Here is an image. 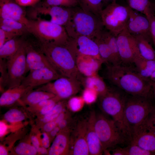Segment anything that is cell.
<instances>
[{
    "label": "cell",
    "instance_id": "obj_1",
    "mask_svg": "<svg viewBox=\"0 0 155 155\" xmlns=\"http://www.w3.org/2000/svg\"><path fill=\"white\" fill-rule=\"evenodd\" d=\"M105 76L111 83L130 95L149 97L152 89V82L141 76L135 67L108 65Z\"/></svg>",
    "mask_w": 155,
    "mask_h": 155
},
{
    "label": "cell",
    "instance_id": "obj_2",
    "mask_svg": "<svg viewBox=\"0 0 155 155\" xmlns=\"http://www.w3.org/2000/svg\"><path fill=\"white\" fill-rule=\"evenodd\" d=\"M66 44L39 42L38 48L61 76L80 80V74L76 65V57Z\"/></svg>",
    "mask_w": 155,
    "mask_h": 155
},
{
    "label": "cell",
    "instance_id": "obj_3",
    "mask_svg": "<svg viewBox=\"0 0 155 155\" xmlns=\"http://www.w3.org/2000/svg\"><path fill=\"white\" fill-rule=\"evenodd\" d=\"M64 27L70 38L85 36L92 39L104 28L100 17L79 6L72 7L70 19Z\"/></svg>",
    "mask_w": 155,
    "mask_h": 155
},
{
    "label": "cell",
    "instance_id": "obj_4",
    "mask_svg": "<svg viewBox=\"0 0 155 155\" xmlns=\"http://www.w3.org/2000/svg\"><path fill=\"white\" fill-rule=\"evenodd\" d=\"M153 106L149 97L132 95L127 96L124 109L123 123L129 141L133 130L145 121Z\"/></svg>",
    "mask_w": 155,
    "mask_h": 155
},
{
    "label": "cell",
    "instance_id": "obj_5",
    "mask_svg": "<svg viewBox=\"0 0 155 155\" xmlns=\"http://www.w3.org/2000/svg\"><path fill=\"white\" fill-rule=\"evenodd\" d=\"M27 27L40 42L66 44L69 38L64 26L39 18L29 19Z\"/></svg>",
    "mask_w": 155,
    "mask_h": 155
},
{
    "label": "cell",
    "instance_id": "obj_6",
    "mask_svg": "<svg viewBox=\"0 0 155 155\" xmlns=\"http://www.w3.org/2000/svg\"><path fill=\"white\" fill-rule=\"evenodd\" d=\"M95 127L104 152L129 142L115 122L102 114L96 115Z\"/></svg>",
    "mask_w": 155,
    "mask_h": 155
},
{
    "label": "cell",
    "instance_id": "obj_7",
    "mask_svg": "<svg viewBox=\"0 0 155 155\" xmlns=\"http://www.w3.org/2000/svg\"><path fill=\"white\" fill-rule=\"evenodd\" d=\"M122 90L117 87L109 88L105 94L99 97L100 105L102 110L112 118L128 139L123 123L124 109L127 96Z\"/></svg>",
    "mask_w": 155,
    "mask_h": 155
},
{
    "label": "cell",
    "instance_id": "obj_8",
    "mask_svg": "<svg viewBox=\"0 0 155 155\" xmlns=\"http://www.w3.org/2000/svg\"><path fill=\"white\" fill-rule=\"evenodd\" d=\"M129 6L113 1L103 8L100 18L104 28L117 36L126 26L129 15Z\"/></svg>",
    "mask_w": 155,
    "mask_h": 155
},
{
    "label": "cell",
    "instance_id": "obj_9",
    "mask_svg": "<svg viewBox=\"0 0 155 155\" xmlns=\"http://www.w3.org/2000/svg\"><path fill=\"white\" fill-rule=\"evenodd\" d=\"M81 82L76 79L61 76L41 86L37 90L51 93L61 100L69 98L81 89Z\"/></svg>",
    "mask_w": 155,
    "mask_h": 155
},
{
    "label": "cell",
    "instance_id": "obj_10",
    "mask_svg": "<svg viewBox=\"0 0 155 155\" xmlns=\"http://www.w3.org/2000/svg\"><path fill=\"white\" fill-rule=\"evenodd\" d=\"M25 42L14 55L7 59V86L9 88L20 85L27 73Z\"/></svg>",
    "mask_w": 155,
    "mask_h": 155
},
{
    "label": "cell",
    "instance_id": "obj_11",
    "mask_svg": "<svg viewBox=\"0 0 155 155\" xmlns=\"http://www.w3.org/2000/svg\"><path fill=\"white\" fill-rule=\"evenodd\" d=\"M117 38L121 63H133L134 59L141 56L135 37L126 28L117 36Z\"/></svg>",
    "mask_w": 155,
    "mask_h": 155
},
{
    "label": "cell",
    "instance_id": "obj_12",
    "mask_svg": "<svg viewBox=\"0 0 155 155\" xmlns=\"http://www.w3.org/2000/svg\"><path fill=\"white\" fill-rule=\"evenodd\" d=\"M87 121L88 119H80L72 129L69 155H90L86 140Z\"/></svg>",
    "mask_w": 155,
    "mask_h": 155
},
{
    "label": "cell",
    "instance_id": "obj_13",
    "mask_svg": "<svg viewBox=\"0 0 155 155\" xmlns=\"http://www.w3.org/2000/svg\"><path fill=\"white\" fill-rule=\"evenodd\" d=\"M66 45L76 57L79 55L89 56L102 61L97 43L87 36H80L75 38L69 37Z\"/></svg>",
    "mask_w": 155,
    "mask_h": 155
},
{
    "label": "cell",
    "instance_id": "obj_14",
    "mask_svg": "<svg viewBox=\"0 0 155 155\" xmlns=\"http://www.w3.org/2000/svg\"><path fill=\"white\" fill-rule=\"evenodd\" d=\"M72 7L41 5L33 8L30 14L34 18L38 15L49 16L51 18L49 21L65 27L70 19Z\"/></svg>",
    "mask_w": 155,
    "mask_h": 155
},
{
    "label": "cell",
    "instance_id": "obj_15",
    "mask_svg": "<svg viewBox=\"0 0 155 155\" xmlns=\"http://www.w3.org/2000/svg\"><path fill=\"white\" fill-rule=\"evenodd\" d=\"M129 144L155 153V132L150 129L144 121L133 130Z\"/></svg>",
    "mask_w": 155,
    "mask_h": 155
},
{
    "label": "cell",
    "instance_id": "obj_16",
    "mask_svg": "<svg viewBox=\"0 0 155 155\" xmlns=\"http://www.w3.org/2000/svg\"><path fill=\"white\" fill-rule=\"evenodd\" d=\"M129 18L126 28L133 36H142L151 42L149 21L145 15L137 13L130 7Z\"/></svg>",
    "mask_w": 155,
    "mask_h": 155
},
{
    "label": "cell",
    "instance_id": "obj_17",
    "mask_svg": "<svg viewBox=\"0 0 155 155\" xmlns=\"http://www.w3.org/2000/svg\"><path fill=\"white\" fill-rule=\"evenodd\" d=\"M53 68L44 67L31 70L21 84L32 88L41 86L61 77Z\"/></svg>",
    "mask_w": 155,
    "mask_h": 155
},
{
    "label": "cell",
    "instance_id": "obj_18",
    "mask_svg": "<svg viewBox=\"0 0 155 155\" xmlns=\"http://www.w3.org/2000/svg\"><path fill=\"white\" fill-rule=\"evenodd\" d=\"M22 7L15 0H0V18L21 22L27 27L29 19Z\"/></svg>",
    "mask_w": 155,
    "mask_h": 155
},
{
    "label": "cell",
    "instance_id": "obj_19",
    "mask_svg": "<svg viewBox=\"0 0 155 155\" xmlns=\"http://www.w3.org/2000/svg\"><path fill=\"white\" fill-rule=\"evenodd\" d=\"M25 48L26 73L31 70L44 67L54 69L46 56L39 48H36L26 42H25Z\"/></svg>",
    "mask_w": 155,
    "mask_h": 155
},
{
    "label": "cell",
    "instance_id": "obj_20",
    "mask_svg": "<svg viewBox=\"0 0 155 155\" xmlns=\"http://www.w3.org/2000/svg\"><path fill=\"white\" fill-rule=\"evenodd\" d=\"M72 129L69 127L60 130L50 147L49 155H69Z\"/></svg>",
    "mask_w": 155,
    "mask_h": 155
},
{
    "label": "cell",
    "instance_id": "obj_21",
    "mask_svg": "<svg viewBox=\"0 0 155 155\" xmlns=\"http://www.w3.org/2000/svg\"><path fill=\"white\" fill-rule=\"evenodd\" d=\"M96 115L93 111L88 119L86 140L90 155H100L104 153V149L96 132L95 123Z\"/></svg>",
    "mask_w": 155,
    "mask_h": 155
},
{
    "label": "cell",
    "instance_id": "obj_22",
    "mask_svg": "<svg viewBox=\"0 0 155 155\" xmlns=\"http://www.w3.org/2000/svg\"><path fill=\"white\" fill-rule=\"evenodd\" d=\"M103 62L95 58L87 56L79 55L76 58V63L78 71L85 77L98 74Z\"/></svg>",
    "mask_w": 155,
    "mask_h": 155
},
{
    "label": "cell",
    "instance_id": "obj_23",
    "mask_svg": "<svg viewBox=\"0 0 155 155\" xmlns=\"http://www.w3.org/2000/svg\"><path fill=\"white\" fill-rule=\"evenodd\" d=\"M32 89V88L22 84L9 88L1 95L0 105L1 106L11 105L19 99L23 95Z\"/></svg>",
    "mask_w": 155,
    "mask_h": 155
},
{
    "label": "cell",
    "instance_id": "obj_24",
    "mask_svg": "<svg viewBox=\"0 0 155 155\" xmlns=\"http://www.w3.org/2000/svg\"><path fill=\"white\" fill-rule=\"evenodd\" d=\"M80 81L84 88H91L96 91L99 97L105 94L109 89L102 78L98 74L81 78Z\"/></svg>",
    "mask_w": 155,
    "mask_h": 155
},
{
    "label": "cell",
    "instance_id": "obj_25",
    "mask_svg": "<svg viewBox=\"0 0 155 155\" xmlns=\"http://www.w3.org/2000/svg\"><path fill=\"white\" fill-rule=\"evenodd\" d=\"M133 63L140 75L144 79L150 80L155 70V60L146 59L140 56L134 59Z\"/></svg>",
    "mask_w": 155,
    "mask_h": 155
},
{
    "label": "cell",
    "instance_id": "obj_26",
    "mask_svg": "<svg viewBox=\"0 0 155 155\" xmlns=\"http://www.w3.org/2000/svg\"><path fill=\"white\" fill-rule=\"evenodd\" d=\"M18 37L7 41L0 47V59H7L18 51L25 41Z\"/></svg>",
    "mask_w": 155,
    "mask_h": 155
},
{
    "label": "cell",
    "instance_id": "obj_27",
    "mask_svg": "<svg viewBox=\"0 0 155 155\" xmlns=\"http://www.w3.org/2000/svg\"><path fill=\"white\" fill-rule=\"evenodd\" d=\"M102 31L93 40L98 45L99 55L103 63L112 64L113 59L111 49Z\"/></svg>",
    "mask_w": 155,
    "mask_h": 155
},
{
    "label": "cell",
    "instance_id": "obj_28",
    "mask_svg": "<svg viewBox=\"0 0 155 155\" xmlns=\"http://www.w3.org/2000/svg\"><path fill=\"white\" fill-rule=\"evenodd\" d=\"M134 37L141 56L146 59L155 60V50L150 42L142 36Z\"/></svg>",
    "mask_w": 155,
    "mask_h": 155
},
{
    "label": "cell",
    "instance_id": "obj_29",
    "mask_svg": "<svg viewBox=\"0 0 155 155\" xmlns=\"http://www.w3.org/2000/svg\"><path fill=\"white\" fill-rule=\"evenodd\" d=\"M102 33L110 48L113 59L112 65L121 64V62L119 51L117 36L104 28L102 30Z\"/></svg>",
    "mask_w": 155,
    "mask_h": 155
},
{
    "label": "cell",
    "instance_id": "obj_30",
    "mask_svg": "<svg viewBox=\"0 0 155 155\" xmlns=\"http://www.w3.org/2000/svg\"><path fill=\"white\" fill-rule=\"evenodd\" d=\"M78 6L84 10L100 18L104 5L102 0H77Z\"/></svg>",
    "mask_w": 155,
    "mask_h": 155
},
{
    "label": "cell",
    "instance_id": "obj_31",
    "mask_svg": "<svg viewBox=\"0 0 155 155\" xmlns=\"http://www.w3.org/2000/svg\"><path fill=\"white\" fill-rule=\"evenodd\" d=\"M55 96L53 94L49 92L37 90L28 93L26 95L24 100L28 103L36 105L42 100Z\"/></svg>",
    "mask_w": 155,
    "mask_h": 155
},
{
    "label": "cell",
    "instance_id": "obj_32",
    "mask_svg": "<svg viewBox=\"0 0 155 155\" xmlns=\"http://www.w3.org/2000/svg\"><path fill=\"white\" fill-rule=\"evenodd\" d=\"M67 102L64 101L58 102L53 108L49 113L45 115L42 119L44 123H47L55 119L65 109V106Z\"/></svg>",
    "mask_w": 155,
    "mask_h": 155
},
{
    "label": "cell",
    "instance_id": "obj_33",
    "mask_svg": "<svg viewBox=\"0 0 155 155\" xmlns=\"http://www.w3.org/2000/svg\"><path fill=\"white\" fill-rule=\"evenodd\" d=\"M85 103L82 96H73L68 99L66 105L69 110L73 113L78 112L84 108Z\"/></svg>",
    "mask_w": 155,
    "mask_h": 155
},
{
    "label": "cell",
    "instance_id": "obj_34",
    "mask_svg": "<svg viewBox=\"0 0 155 155\" xmlns=\"http://www.w3.org/2000/svg\"><path fill=\"white\" fill-rule=\"evenodd\" d=\"M123 155H152L155 153L144 150L139 146L129 144L126 147L121 148Z\"/></svg>",
    "mask_w": 155,
    "mask_h": 155
},
{
    "label": "cell",
    "instance_id": "obj_35",
    "mask_svg": "<svg viewBox=\"0 0 155 155\" xmlns=\"http://www.w3.org/2000/svg\"><path fill=\"white\" fill-rule=\"evenodd\" d=\"M129 7L144 14L146 10L152 6L150 0H127Z\"/></svg>",
    "mask_w": 155,
    "mask_h": 155
},
{
    "label": "cell",
    "instance_id": "obj_36",
    "mask_svg": "<svg viewBox=\"0 0 155 155\" xmlns=\"http://www.w3.org/2000/svg\"><path fill=\"white\" fill-rule=\"evenodd\" d=\"M0 24L7 26L21 33L23 35L29 32L26 26L24 24L18 21L0 18Z\"/></svg>",
    "mask_w": 155,
    "mask_h": 155
},
{
    "label": "cell",
    "instance_id": "obj_37",
    "mask_svg": "<svg viewBox=\"0 0 155 155\" xmlns=\"http://www.w3.org/2000/svg\"><path fill=\"white\" fill-rule=\"evenodd\" d=\"M72 7L78 6L77 0H45L42 5Z\"/></svg>",
    "mask_w": 155,
    "mask_h": 155
},
{
    "label": "cell",
    "instance_id": "obj_38",
    "mask_svg": "<svg viewBox=\"0 0 155 155\" xmlns=\"http://www.w3.org/2000/svg\"><path fill=\"white\" fill-rule=\"evenodd\" d=\"M5 120L7 121L13 123L22 121L25 118L24 114L18 109L13 108L7 111L4 115Z\"/></svg>",
    "mask_w": 155,
    "mask_h": 155
},
{
    "label": "cell",
    "instance_id": "obj_39",
    "mask_svg": "<svg viewBox=\"0 0 155 155\" xmlns=\"http://www.w3.org/2000/svg\"><path fill=\"white\" fill-rule=\"evenodd\" d=\"M15 150L16 153L20 155H35L38 152L33 146L25 142L19 143Z\"/></svg>",
    "mask_w": 155,
    "mask_h": 155
},
{
    "label": "cell",
    "instance_id": "obj_40",
    "mask_svg": "<svg viewBox=\"0 0 155 155\" xmlns=\"http://www.w3.org/2000/svg\"><path fill=\"white\" fill-rule=\"evenodd\" d=\"M144 14L147 18L149 22L151 37L155 50V13L152 6L146 10Z\"/></svg>",
    "mask_w": 155,
    "mask_h": 155
},
{
    "label": "cell",
    "instance_id": "obj_41",
    "mask_svg": "<svg viewBox=\"0 0 155 155\" xmlns=\"http://www.w3.org/2000/svg\"><path fill=\"white\" fill-rule=\"evenodd\" d=\"M81 96L85 104L90 105L93 104L96 101L99 95L94 90L89 88H84Z\"/></svg>",
    "mask_w": 155,
    "mask_h": 155
},
{
    "label": "cell",
    "instance_id": "obj_42",
    "mask_svg": "<svg viewBox=\"0 0 155 155\" xmlns=\"http://www.w3.org/2000/svg\"><path fill=\"white\" fill-rule=\"evenodd\" d=\"M4 59H0V88L7 86L8 80V73L6 61Z\"/></svg>",
    "mask_w": 155,
    "mask_h": 155
},
{
    "label": "cell",
    "instance_id": "obj_43",
    "mask_svg": "<svg viewBox=\"0 0 155 155\" xmlns=\"http://www.w3.org/2000/svg\"><path fill=\"white\" fill-rule=\"evenodd\" d=\"M145 122L151 129L155 132V107L153 106Z\"/></svg>",
    "mask_w": 155,
    "mask_h": 155
},
{
    "label": "cell",
    "instance_id": "obj_44",
    "mask_svg": "<svg viewBox=\"0 0 155 155\" xmlns=\"http://www.w3.org/2000/svg\"><path fill=\"white\" fill-rule=\"evenodd\" d=\"M17 36L15 34L0 29V47L7 41Z\"/></svg>",
    "mask_w": 155,
    "mask_h": 155
},
{
    "label": "cell",
    "instance_id": "obj_45",
    "mask_svg": "<svg viewBox=\"0 0 155 155\" xmlns=\"http://www.w3.org/2000/svg\"><path fill=\"white\" fill-rule=\"evenodd\" d=\"M72 120V117L70 114L60 121L58 124L57 125L60 128L61 130L66 127H71V126H69V125L70 124H71Z\"/></svg>",
    "mask_w": 155,
    "mask_h": 155
},
{
    "label": "cell",
    "instance_id": "obj_46",
    "mask_svg": "<svg viewBox=\"0 0 155 155\" xmlns=\"http://www.w3.org/2000/svg\"><path fill=\"white\" fill-rule=\"evenodd\" d=\"M40 0H15L16 2L22 7L33 6Z\"/></svg>",
    "mask_w": 155,
    "mask_h": 155
},
{
    "label": "cell",
    "instance_id": "obj_47",
    "mask_svg": "<svg viewBox=\"0 0 155 155\" xmlns=\"http://www.w3.org/2000/svg\"><path fill=\"white\" fill-rule=\"evenodd\" d=\"M57 124L54 120L46 123L43 127L44 131L47 132H50L57 126Z\"/></svg>",
    "mask_w": 155,
    "mask_h": 155
},
{
    "label": "cell",
    "instance_id": "obj_48",
    "mask_svg": "<svg viewBox=\"0 0 155 155\" xmlns=\"http://www.w3.org/2000/svg\"><path fill=\"white\" fill-rule=\"evenodd\" d=\"M49 138L46 133L42 134V144L43 147L47 148L49 146L50 142Z\"/></svg>",
    "mask_w": 155,
    "mask_h": 155
},
{
    "label": "cell",
    "instance_id": "obj_49",
    "mask_svg": "<svg viewBox=\"0 0 155 155\" xmlns=\"http://www.w3.org/2000/svg\"><path fill=\"white\" fill-rule=\"evenodd\" d=\"M56 104H52L42 107L40 111L41 114L44 115H46L52 110Z\"/></svg>",
    "mask_w": 155,
    "mask_h": 155
},
{
    "label": "cell",
    "instance_id": "obj_50",
    "mask_svg": "<svg viewBox=\"0 0 155 155\" xmlns=\"http://www.w3.org/2000/svg\"><path fill=\"white\" fill-rule=\"evenodd\" d=\"M31 140L33 146L36 149L37 152H38L40 148V144L38 138L36 136H33L31 137Z\"/></svg>",
    "mask_w": 155,
    "mask_h": 155
},
{
    "label": "cell",
    "instance_id": "obj_51",
    "mask_svg": "<svg viewBox=\"0 0 155 155\" xmlns=\"http://www.w3.org/2000/svg\"><path fill=\"white\" fill-rule=\"evenodd\" d=\"M7 129V127L3 122H0V136L2 137L5 134Z\"/></svg>",
    "mask_w": 155,
    "mask_h": 155
},
{
    "label": "cell",
    "instance_id": "obj_52",
    "mask_svg": "<svg viewBox=\"0 0 155 155\" xmlns=\"http://www.w3.org/2000/svg\"><path fill=\"white\" fill-rule=\"evenodd\" d=\"M61 129L57 125L50 132V135L52 138H55Z\"/></svg>",
    "mask_w": 155,
    "mask_h": 155
},
{
    "label": "cell",
    "instance_id": "obj_53",
    "mask_svg": "<svg viewBox=\"0 0 155 155\" xmlns=\"http://www.w3.org/2000/svg\"><path fill=\"white\" fill-rule=\"evenodd\" d=\"M38 152L43 155H46L48 153V152L46 148L43 146L40 147Z\"/></svg>",
    "mask_w": 155,
    "mask_h": 155
},
{
    "label": "cell",
    "instance_id": "obj_54",
    "mask_svg": "<svg viewBox=\"0 0 155 155\" xmlns=\"http://www.w3.org/2000/svg\"><path fill=\"white\" fill-rule=\"evenodd\" d=\"M7 152L5 148L3 146H0V155H7Z\"/></svg>",
    "mask_w": 155,
    "mask_h": 155
},
{
    "label": "cell",
    "instance_id": "obj_55",
    "mask_svg": "<svg viewBox=\"0 0 155 155\" xmlns=\"http://www.w3.org/2000/svg\"><path fill=\"white\" fill-rule=\"evenodd\" d=\"M104 6V5L106 6L109 4L111 3V2L114 1H117V0H102Z\"/></svg>",
    "mask_w": 155,
    "mask_h": 155
},
{
    "label": "cell",
    "instance_id": "obj_56",
    "mask_svg": "<svg viewBox=\"0 0 155 155\" xmlns=\"http://www.w3.org/2000/svg\"><path fill=\"white\" fill-rule=\"evenodd\" d=\"M149 79L152 83L155 82V70L150 77Z\"/></svg>",
    "mask_w": 155,
    "mask_h": 155
},
{
    "label": "cell",
    "instance_id": "obj_57",
    "mask_svg": "<svg viewBox=\"0 0 155 155\" xmlns=\"http://www.w3.org/2000/svg\"><path fill=\"white\" fill-rule=\"evenodd\" d=\"M152 87L154 94L155 97V82L152 83Z\"/></svg>",
    "mask_w": 155,
    "mask_h": 155
},
{
    "label": "cell",
    "instance_id": "obj_58",
    "mask_svg": "<svg viewBox=\"0 0 155 155\" xmlns=\"http://www.w3.org/2000/svg\"><path fill=\"white\" fill-rule=\"evenodd\" d=\"M152 9L155 13V3H152Z\"/></svg>",
    "mask_w": 155,
    "mask_h": 155
}]
</instances>
